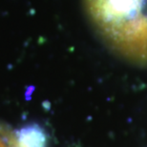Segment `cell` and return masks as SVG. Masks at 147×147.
<instances>
[{
	"label": "cell",
	"mask_w": 147,
	"mask_h": 147,
	"mask_svg": "<svg viewBox=\"0 0 147 147\" xmlns=\"http://www.w3.org/2000/svg\"><path fill=\"white\" fill-rule=\"evenodd\" d=\"M94 27L112 49L138 63L147 62L144 0H83Z\"/></svg>",
	"instance_id": "obj_1"
},
{
	"label": "cell",
	"mask_w": 147,
	"mask_h": 147,
	"mask_svg": "<svg viewBox=\"0 0 147 147\" xmlns=\"http://www.w3.org/2000/svg\"><path fill=\"white\" fill-rule=\"evenodd\" d=\"M11 147H46L47 136L45 131L37 124H30L16 131L14 134H7Z\"/></svg>",
	"instance_id": "obj_2"
},
{
	"label": "cell",
	"mask_w": 147,
	"mask_h": 147,
	"mask_svg": "<svg viewBox=\"0 0 147 147\" xmlns=\"http://www.w3.org/2000/svg\"><path fill=\"white\" fill-rule=\"evenodd\" d=\"M0 147H11V145L9 144L8 139H6V140L0 136Z\"/></svg>",
	"instance_id": "obj_3"
}]
</instances>
